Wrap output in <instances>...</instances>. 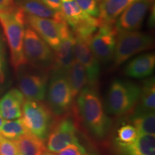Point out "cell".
Segmentation results:
<instances>
[{"mask_svg": "<svg viewBox=\"0 0 155 155\" xmlns=\"http://www.w3.org/2000/svg\"><path fill=\"white\" fill-rule=\"evenodd\" d=\"M4 45L2 38L1 35H0V59H2L4 58Z\"/></svg>", "mask_w": 155, "mask_h": 155, "instance_id": "1f68e13d", "label": "cell"}, {"mask_svg": "<svg viewBox=\"0 0 155 155\" xmlns=\"http://www.w3.org/2000/svg\"><path fill=\"white\" fill-rule=\"evenodd\" d=\"M134 0H106L99 6L98 19L101 24L114 25L120 15Z\"/></svg>", "mask_w": 155, "mask_h": 155, "instance_id": "d6986e66", "label": "cell"}, {"mask_svg": "<svg viewBox=\"0 0 155 155\" xmlns=\"http://www.w3.org/2000/svg\"><path fill=\"white\" fill-rule=\"evenodd\" d=\"M116 35L113 25L101 24L89 40V46L99 62L106 64L113 60Z\"/></svg>", "mask_w": 155, "mask_h": 155, "instance_id": "9c48e42d", "label": "cell"}, {"mask_svg": "<svg viewBox=\"0 0 155 155\" xmlns=\"http://www.w3.org/2000/svg\"><path fill=\"white\" fill-rule=\"evenodd\" d=\"M17 4L27 15L55 19L59 22L65 20L62 12L53 10L45 5L41 0H17Z\"/></svg>", "mask_w": 155, "mask_h": 155, "instance_id": "ac0fdd59", "label": "cell"}, {"mask_svg": "<svg viewBox=\"0 0 155 155\" xmlns=\"http://www.w3.org/2000/svg\"><path fill=\"white\" fill-rule=\"evenodd\" d=\"M0 155H21L14 140L0 134Z\"/></svg>", "mask_w": 155, "mask_h": 155, "instance_id": "484cf974", "label": "cell"}, {"mask_svg": "<svg viewBox=\"0 0 155 155\" xmlns=\"http://www.w3.org/2000/svg\"><path fill=\"white\" fill-rule=\"evenodd\" d=\"M104 1H106V0H104Z\"/></svg>", "mask_w": 155, "mask_h": 155, "instance_id": "8d00e7d4", "label": "cell"}, {"mask_svg": "<svg viewBox=\"0 0 155 155\" xmlns=\"http://www.w3.org/2000/svg\"><path fill=\"white\" fill-rule=\"evenodd\" d=\"M138 133L132 124H127L119 128L116 136V143L128 144L134 141L138 137Z\"/></svg>", "mask_w": 155, "mask_h": 155, "instance_id": "d4e9b609", "label": "cell"}, {"mask_svg": "<svg viewBox=\"0 0 155 155\" xmlns=\"http://www.w3.org/2000/svg\"><path fill=\"white\" fill-rule=\"evenodd\" d=\"M26 14L18 6L0 12V25L8 42L11 63L16 71L28 63L23 51Z\"/></svg>", "mask_w": 155, "mask_h": 155, "instance_id": "7a4b0ae2", "label": "cell"}, {"mask_svg": "<svg viewBox=\"0 0 155 155\" xmlns=\"http://www.w3.org/2000/svg\"><path fill=\"white\" fill-rule=\"evenodd\" d=\"M75 36L73 32L63 39L60 45L53 53V71H58L66 74L68 70L75 60L73 46Z\"/></svg>", "mask_w": 155, "mask_h": 155, "instance_id": "5bb4252c", "label": "cell"}, {"mask_svg": "<svg viewBox=\"0 0 155 155\" xmlns=\"http://www.w3.org/2000/svg\"><path fill=\"white\" fill-rule=\"evenodd\" d=\"M96 1H98V2H99V1H101V0H96Z\"/></svg>", "mask_w": 155, "mask_h": 155, "instance_id": "d590c367", "label": "cell"}, {"mask_svg": "<svg viewBox=\"0 0 155 155\" xmlns=\"http://www.w3.org/2000/svg\"><path fill=\"white\" fill-rule=\"evenodd\" d=\"M48 76L42 71L40 73H25L19 75L18 86L25 99L42 101L48 88Z\"/></svg>", "mask_w": 155, "mask_h": 155, "instance_id": "4fadbf2b", "label": "cell"}, {"mask_svg": "<svg viewBox=\"0 0 155 155\" xmlns=\"http://www.w3.org/2000/svg\"><path fill=\"white\" fill-rule=\"evenodd\" d=\"M131 121L139 135L155 134L154 112L145 114H134Z\"/></svg>", "mask_w": 155, "mask_h": 155, "instance_id": "603a6c76", "label": "cell"}, {"mask_svg": "<svg viewBox=\"0 0 155 155\" xmlns=\"http://www.w3.org/2000/svg\"><path fill=\"white\" fill-rule=\"evenodd\" d=\"M23 51L27 61L42 70L52 67L53 53L50 46L30 26L25 29Z\"/></svg>", "mask_w": 155, "mask_h": 155, "instance_id": "8992f818", "label": "cell"}, {"mask_svg": "<svg viewBox=\"0 0 155 155\" xmlns=\"http://www.w3.org/2000/svg\"><path fill=\"white\" fill-rule=\"evenodd\" d=\"M152 45V38L144 32L131 31L117 33L114 66L119 67L137 53L150 49Z\"/></svg>", "mask_w": 155, "mask_h": 155, "instance_id": "277c9868", "label": "cell"}, {"mask_svg": "<svg viewBox=\"0 0 155 155\" xmlns=\"http://www.w3.org/2000/svg\"><path fill=\"white\" fill-rule=\"evenodd\" d=\"M154 0H134L116 20L117 33L137 31L140 28Z\"/></svg>", "mask_w": 155, "mask_h": 155, "instance_id": "30bf717a", "label": "cell"}, {"mask_svg": "<svg viewBox=\"0 0 155 155\" xmlns=\"http://www.w3.org/2000/svg\"><path fill=\"white\" fill-rule=\"evenodd\" d=\"M28 132L22 118L5 121L0 129V134L11 140H15Z\"/></svg>", "mask_w": 155, "mask_h": 155, "instance_id": "cb8c5ba5", "label": "cell"}, {"mask_svg": "<svg viewBox=\"0 0 155 155\" xmlns=\"http://www.w3.org/2000/svg\"><path fill=\"white\" fill-rule=\"evenodd\" d=\"M77 97L79 113L87 129L96 138H105L111 121L106 115L96 87L86 85Z\"/></svg>", "mask_w": 155, "mask_h": 155, "instance_id": "6da1fadb", "label": "cell"}, {"mask_svg": "<svg viewBox=\"0 0 155 155\" xmlns=\"http://www.w3.org/2000/svg\"><path fill=\"white\" fill-rule=\"evenodd\" d=\"M73 100L66 74L53 71L48 90V101L51 111L58 116L63 115L70 109Z\"/></svg>", "mask_w": 155, "mask_h": 155, "instance_id": "ba28073f", "label": "cell"}, {"mask_svg": "<svg viewBox=\"0 0 155 155\" xmlns=\"http://www.w3.org/2000/svg\"><path fill=\"white\" fill-rule=\"evenodd\" d=\"M78 5L83 11L91 16L98 17L99 15V6L96 0H75Z\"/></svg>", "mask_w": 155, "mask_h": 155, "instance_id": "4316f807", "label": "cell"}, {"mask_svg": "<svg viewBox=\"0 0 155 155\" xmlns=\"http://www.w3.org/2000/svg\"><path fill=\"white\" fill-rule=\"evenodd\" d=\"M56 154L57 155H90L78 142L68 145Z\"/></svg>", "mask_w": 155, "mask_h": 155, "instance_id": "83f0119b", "label": "cell"}, {"mask_svg": "<svg viewBox=\"0 0 155 155\" xmlns=\"http://www.w3.org/2000/svg\"><path fill=\"white\" fill-rule=\"evenodd\" d=\"M141 88L129 81L114 80L108 91L106 107L108 112L114 116L129 113L139 102Z\"/></svg>", "mask_w": 155, "mask_h": 155, "instance_id": "3957f363", "label": "cell"}, {"mask_svg": "<svg viewBox=\"0 0 155 155\" xmlns=\"http://www.w3.org/2000/svg\"><path fill=\"white\" fill-rule=\"evenodd\" d=\"M7 80V68L5 61V58L0 59V93L5 87Z\"/></svg>", "mask_w": 155, "mask_h": 155, "instance_id": "f1b7e54d", "label": "cell"}, {"mask_svg": "<svg viewBox=\"0 0 155 155\" xmlns=\"http://www.w3.org/2000/svg\"><path fill=\"white\" fill-rule=\"evenodd\" d=\"M26 21L29 26L54 50L58 48L63 38L73 32L65 20L59 22L55 19L27 15Z\"/></svg>", "mask_w": 155, "mask_h": 155, "instance_id": "52a82bcc", "label": "cell"}, {"mask_svg": "<svg viewBox=\"0 0 155 155\" xmlns=\"http://www.w3.org/2000/svg\"><path fill=\"white\" fill-rule=\"evenodd\" d=\"M139 104L134 111L136 114L154 112L155 110V81L154 78H151L145 81L141 88Z\"/></svg>", "mask_w": 155, "mask_h": 155, "instance_id": "7402d4cb", "label": "cell"}, {"mask_svg": "<svg viewBox=\"0 0 155 155\" xmlns=\"http://www.w3.org/2000/svg\"><path fill=\"white\" fill-rule=\"evenodd\" d=\"M154 67V53H145L137 56L127 63L124 74L134 78H144L152 74Z\"/></svg>", "mask_w": 155, "mask_h": 155, "instance_id": "e0dca14e", "label": "cell"}, {"mask_svg": "<svg viewBox=\"0 0 155 155\" xmlns=\"http://www.w3.org/2000/svg\"><path fill=\"white\" fill-rule=\"evenodd\" d=\"M45 5L56 12H62L61 0H41Z\"/></svg>", "mask_w": 155, "mask_h": 155, "instance_id": "f546056e", "label": "cell"}, {"mask_svg": "<svg viewBox=\"0 0 155 155\" xmlns=\"http://www.w3.org/2000/svg\"><path fill=\"white\" fill-rule=\"evenodd\" d=\"M21 155H45L48 149L43 140L28 132L15 139Z\"/></svg>", "mask_w": 155, "mask_h": 155, "instance_id": "ffe728a7", "label": "cell"}, {"mask_svg": "<svg viewBox=\"0 0 155 155\" xmlns=\"http://www.w3.org/2000/svg\"><path fill=\"white\" fill-rule=\"evenodd\" d=\"M116 146L120 155H155V134L138 135L132 142Z\"/></svg>", "mask_w": 155, "mask_h": 155, "instance_id": "2e32d148", "label": "cell"}, {"mask_svg": "<svg viewBox=\"0 0 155 155\" xmlns=\"http://www.w3.org/2000/svg\"><path fill=\"white\" fill-rule=\"evenodd\" d=\"M22 119L27 130L39 138H48L51 127L52 115L49 108L41 101H25L22 108Z\"/></svg>", "mask_w": 155, "mask_h": 155, "instance_id": "5b68a950", "label": "cell"}, {"mask_svg": "<svg viewBox=\"0 0 155 155\" xmlns=\"http://www.w3.org/2000/svg\"><path fill=\"white\" fill-rule=\"evenodd\" d=\"M66 77L74 98L88 84L86 71L85 68L75 59L68 70Z\"/></svg>", "mask_w": 155, "mask_h": 155, "instance_id": "44dd1931", "label": "cell"}, {"mask_svg": "<svg viewBox=\"0 0 155 155\" xmlns=\"http://www.w3.org/2000/svg\"><path fill=\"white\" fill-rule=\"evenodd\" d=\"M15 7L14 0H0V12L9 11Z\"/></svg>", "mask_w": 155, "mask_h": 155, "instance_id": "4dcf8cb0", "label": "cell"}, {"mask_svg": "<svg viewBox=\"0 0 155 155\" xmlns=\"http://www.w3.org/2000/svg\"><path fill=\"white\" fill-rule=\"evenodd\" d=\"M45 155H55V154H51V153H49V152H47V153H46V154H45Z\"/></svg>", "mask_w": 155, "mask_h": 155, "instance_id": "836d02e7", "label": "cell"}, {"mask_svg": "<svg viewBox=\"0 0 155 155\" xmlns=\"http://www.w3.org/2000/svg\"><path fill=\"white\" fill-rule=\"evenodd\" d=\"M78 142L77 129L71 119H63L50 129L48 136L47 149L52 153H58L71 144Z\"/></svg>", "mask_w": 155, "mask_h": 155, "instance_id": "8fae6325", "label": "cell"}, {"mask_svg": "<svg viewBox=\"0 0 155 155\" xmlns=\"http://www.w3.org/2000/svg\"><path fill=\"white\" fill-rule=\"evenodd\" d=\"M4 121H5V120H4L3 117L1 116V114H0V129H1L2 126Z\"/></svg>", "mask_w": 155, "mask_h": 155, "instance_id": "d6a6232c", "label": "cell"}, {"mask_svg": "<svg viewBox=\"0 0 155 155\" xmlns=\"http://www.w3.org/2000/svg\"><path fill=\"white\" fill-rule=\"evenodd\" d=\"M25 97L19 89L9 90L0 99V114L6 120L17 119L22 116Z\"/></svg>", "mask_w": 155, "mask_h": 155, "instance_id": "9a60e30c", "label": "cell"}, {"mask_svg": "<svg viewBox=\"0 0 155 155\" xmlns=\"http://www.w3.org/2000/svg\"><path fill=\"white\" fill-rule=\"evenodd\" d=\"M73 53L75 59L85 68L88 78V84L96 86L100 75V62L91 49L88 42L75 37Z\"/></svg>", "mask_w": 155, "mask_h": 155, "instance_id": "7c38bea8", "label": "cell"}, {"mask_svg": "<svg viewBox=\"0 0 155 155\" xmlns=\"http://www.w3.org/2000/svg\"><path fill=\"white\" fill-rule=\"evenodd\" d=\"M68 1H71V0H61V2H68Z\"/></svg>", "mask_w": 155, "mask_h": 155, "instance_id": "e575fe53", "label": "cell"}]
</instances>
